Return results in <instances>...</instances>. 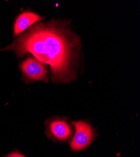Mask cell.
<instances>
[{
  "label": "cell",
  "mask_w": 140,
  "mask_h": 157,
  "mask_svg": "<svg viewBox=\"0 0 140 157\" xmlns=\"http://www.w3.org/2000/svg\"><path fill=\"white\" fill-rule=\"evenodd\" d=\"M75 128V133L70 143V147L74 151H80L90 145L94 132L91 126L84 121L73 123Z\"/></svg>",
  "instance_id": "cell-3"
},
{
  "label": "cell",
  "mask_w": 140,
  "mask_h": 157,
  "mask_svg": "<svg viewBox=\"0 0 140 157\" xmlns=\"http://www.w3.org/2000/svg\"><path fill=\"white\" fill-rule=\"evenodd\" d=\"M44 19L32 11H24L16 19L14 24V35L18 36L25 30L28 29L32 25Z\"/></svg>",
  "instance_id": "cell-4"
},
{
  "label": "cell",
  "mask_w": 140,
  "mask_h": 157,
  "mask_svg": "<svg viewBox=\"0 0 140 157\" xmlns=\"http://www.w3.org/2000/svg\"><path fill=\"white\" fill-rule=\"evenodd\" d=\"M6 157H26L25 156H24L23 155L20 153L19 152L17 151H15V152H12L9 154H8Z\"/></svg>",
  "instance_id": "cell-6"
},
{
  "label": "cell",
  "mask_w": 140,
  "mask_h": 157,
  "mask_svg": "<svg viewBox=\"0 0 140 157\" xmlns=\"http://www.w3.org/2000/svg\"><path fill=\"white\" fill-rule=\"evenodd\" d=\"M20 68L23 78L27 82L40 81L48 82V81L45 64L33 57H28L23 61L20 65Z\"/></svg>",
  "instance_id": "cell-2"
},
{
  "label": "cell",
  "mask_w": 140,
  "mask_h": 157,
  "mask_svg": "<svg viewBox=\"0 0 140 157\" xmlns=\"http://www.w3.org/2000/svg\"><path fill=\"white\" fill-rule=\"evenodd\" d=\"M80 47V38L66 23L53 21L34 25L1 51L13 50L18 57L30 53L50 65L54 82L68 83L76 77Z\"/></svg>",
  "instance_id": "cell-1"
},
{
  "label": "cell",
  "mask_w": 140,
  "mask_h": 157,
  "mask_svg": "<svg viewBox=\"0 0 140 157\" xmlns=\"http://www.w3.org/2000/svg\"><path fill=\"white\" fill-rule=\"evenodd\" d=\"M49 129L53 136L60 140H68L72 135L70 126L64 121L55 120L51 122Z\"/></svg>",
  "instance_id": "cell-5"
}]
</instances>
